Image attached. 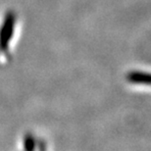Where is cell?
Here are the masks:
<instances>
[{
	"label": "cell",
	"instance_id": "obj_1",
	"mask_svg": "<svg viewBox=\"0 0 151 151\" xmlns=\"http://www.w3.org/2000/svg\"><path fill=\"white\" fill-rule=\"evenodd\" d=\"M15 19H16L15 14L12 12H9L5 18L1 32H0V50L6 51L8 49V44L14 32Z\"/></svg>",
	"mask_w": 151,
	"mask_h": 151
}]
</instances>
